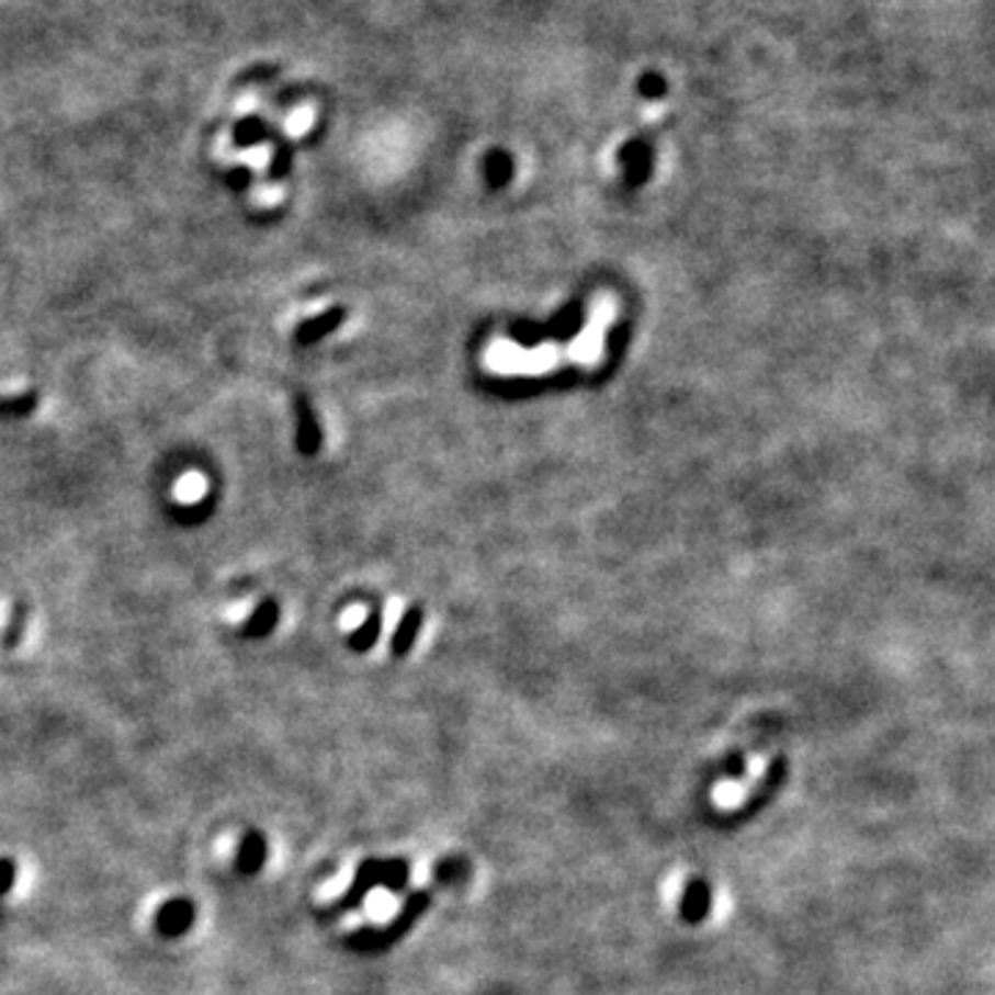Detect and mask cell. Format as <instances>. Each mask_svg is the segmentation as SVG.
<instances>
[{
  "instance_id": "obj_1",
  "label": "cell",
  "mask_w": 995,
  "mask_h": 995,
  "mask_svg": "<svg viewBox=\"0 0 995 995\" xmlns=\"http://www.w3.org/2000/svg\"><path fill=\"white\" fill-rule=\"evenodd\" d=\"M294 418H296V449L302 456H316L321 449V423L316 418L310 398L296 396L294 398Z\"/></svg>"
},
{
  "instance_id": "obj_2",
  "label": "cell",
  "mask_w": 995,
  "mask_h": 995,
  "mask_svg": "<svg viewBox=\"0 0 995 995\" xmlns=\"http://www.w3.org/2000/svg\"><path fill=\"white\" fill-rule=\"evenodd\" d=\"M196 909L191 898H169L156 915V927L163 938H180L194 927Z\"/></svg>"
},
{
  "instance_id": "obj_3",
  "label": "cell",
  "mask_w": 995,
  "mask_h": 995,
  "mask_svg": "<svg viewBox=\"0 0 995 995\" xmlns=\"http://www.w3.org/2000/svg\"><path fill=\"white\" fill-rule=\"evenodd\" d=\"M343 321H346V307H340V305L329 307V310L318 313V316L305 318V321H302L299 327H296L294 343L296 346H316V343H321V340L329 338V335H332L335 329H338Z\"/></svg>"
},
{
  "instance_id": "obj_4",
  "label": "cell",
  "mask_w": 995,
  "mask_h": 995,
  "mask_svg": "<svg viewBox=\"0 0 995 995\" xmlns=\"http://www.w3.org/2000/svg\"><path fill=\"white\" fill-rule=\"evenodd\" d=\"M276 622H280V603H276V600H263V603H258V609L249 614V620L244 622L241 633L247 638H263L274 631Z\"/></svg>"
},
{
  "instance_id": "obj_5",
  "label": "cell",
  "mask_w": 995,
  "mask_h": 995,
  "mask_svg": "<svg viewBox=\"0 0 995 995\" xmlns=\"http://www.w3.org/2000/svg\"><path fill=\"white\" fill-rule=\"evenodd\" d=\"M236 863H238V871H241V874H258V871L263 869V863H265V840H263V835L255 833V829H252V833L244 835L241 846H238Z\"/></svg>"
},
{
  "instance_id": "obj_6",
  "label": "cell",
  "mask_w": 995,
  "mask_h": 995,
  "mask_svg": "<svg viewBox=\"0 0 995 995\" xmlns=\"http://www.w3.org/2000/svg\"><path fill=\"white\" fill-rule=\"evenodd\" d=\"M376 877H380V869H376V866H374V860H369V863H365L363 869H360L358 882H354V885H351V891L346 893V896L340 898L338 904H335V907H338V909H332V915H335V913H340V909L358 907V904L363 902L365 893L371 891V885H376Z\"/></svg>"
},
{
  "instance_id": "obj_7",
  "label": "cell",
  "mask_w": 995,
  "mask_h": 995,
  "mask_svg": "<svg viewBox=\"0 0 995 995\" xmlns=\"http://www.w3.org/2000/svg\"><path fill=\"white\" fill-rule=\"evenodd\" d=\"M39 407V393L36 391H25L18 393V396H3L0 398V418H29L31 412H36Z\"/></svg>"
},
{
  "instance_id": "obj_8",
  "label": "cell",
  "mask_w": 995,
  "mask_h": 995,
  "mask_svg": "<svg viewBox=\"0 0 995 995\" xmlns=\"http://www.w3.org/2000/svg\"><path fill=\"white\" fill-rule=\"evenodd\" d=\"M380 627H382L380 614H371L369 620L358 627V631L351 633L349 647H354V651H369V647L376 642V636H380Z\"/></svg>"
},
{
  "instance_id": "obj_9",
  "label": "cell",
  "mask_w": 995,
  "mask_h": 995,
  "mask_svg": "<svg viewBox=\"0 0 995 995\" xmlns=\"http://www.w3.org/2000/svg\"><path fill=\"white\" fill-rule=\"evenodd\" d=\"M418 625H420V614H418V611H409V614L404 617L402 625H398L396 642H393V651L407 653L409 645H412V638H415V631H418Z\"/></svg>"
},
{
  "instance_id": "obj_10",
  "label": "cell",
  "mask_w": 995,
  "mask_h": 995,
  "mask_svg": "<svg viewBox=\"0 0 995 995\" xmlns=\"http://www.w3.org/2000/svg\"><path fill=\"white\" fill-rule=\"evenodd\" d=\"M23 631H25V606L18 603L14 606L12 622H9L7 633H3V647H7V651H14V647L23 642Z\"/></svg>"
},
{
  "instance_id": "obj_11",
  "label": "cell",
  "mask_w": 995,
  "mask_h": 995,
  "mask_svg": "<svg viewBox=\"0 0 995 995\" xmlns=\"http://www.w3.org/2000/svg\"><path fill=\"white\" fill-rule=\"evenodd\" d=\"M14 877H18V869H14L12 858H0V896H7L14 885Z\"/></svg>"
},
{
  "instance_id": "obj_12",
  "label": "cell",
  "mask_w": 995,
  "mask_h": 995,
  "mask_svg": "<svg viewBox=\"0 0 995 995\" xmlns=\"http://www.w3.org/2000/svg\"><path fill=\"white\" fill-rule=\"evenodd\" d=\"M289 163H291L289 150H280V152H276L274 161H271V169H269L271 180H280L282 174H285V169H289Z\"/></svg>"
}]
</instances>
